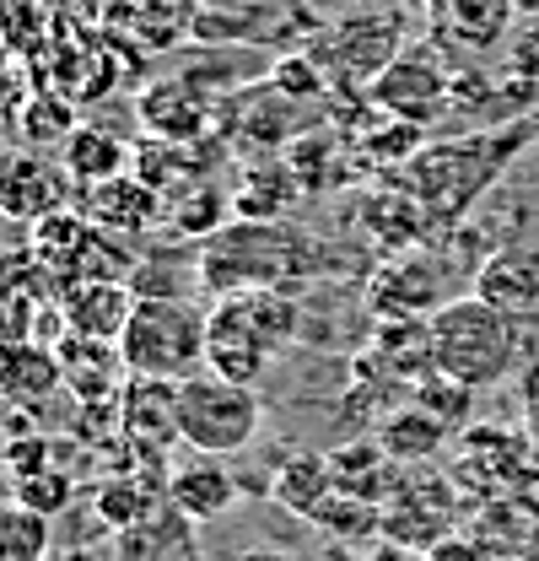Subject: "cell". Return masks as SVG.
Segmentation results:
<instances>
[{"instance_id":"cell-33","label":"cell","mask_w":539,"mask_h":561,"mask_svg":"<svg viewBox=\"0 0 539 561\" xmlns=\"http://www.w3.org/2000/svg\"><path fill=\"white\" fill-rule=\"evenodd\" d=\"M55 557V518L38 507L0 496V561H49Z\"/></svg>"},{"instance_id":"cell-11","label":"cell","mask_w":539,"mask_h":561,"mask_svg":"<svg viewBox=\"0 0 539 561\" xmlns=\"http://www.w3.org/2000/svg\"><path fill=\"white\" fill-rule=\"evenodd\" d=\"M308 130H313V125H308V103L286 98L270 76L238 87V92L221 98V108H216V136L238 140V146H249V151H286L291 140L308 136Z\"/></svg>"},{"instance_id":"cell-14","label":"cell","mask_w":539,"mask_h":561,"mask_svg":"<svg viewBox=\"0 0 539 561\" xmlns=\"http://www.w3.org/2000/svg\"><path fill=\"white\" fill-rule=\"evenodd\" d=\"M474 297L507 313L518 330H539V243H502L474 265Z\"/></svg>"},{"instance_id":"cell-40","label":"cell","mask_w":539,"mask_h":561,"mask_svg":"<svg viewBox=\"0 0 539 561\" xmlns=\"http://www.w3.org/2000/svg\"><path fill=\"white\" fill-rule=\"evenodd\" d=\"M55 459H60V448H55V437H44V432H22V437H11V443H5L11 486H16V481H27V476L55 470Z\"/></svg>"},{"instance_id":"cell-43","label":"cell","mask_w":539,"mask_h":561,"mask_svg":"<svg viewBox=\"0 0 539 561\" xmlns=\"http://www.w3.org/2000/svg\"><path fill=\"white\" fill-rule=\"evenodd\" d=\"M232 561H302L297 551H280V546H254V551H238Z\"/></svg>"},{"instance_id":"cell-35","label":"cell","mask_w":539,"mask_h":561,"mask_svg":"<svg viewBox=\"0 0 539 561\" xmlns=\"http://www.w3.org/2000/svg\"><path fill=\"white\" fill-rule=\"evenodd\" d=\"M76 125L81 119H76V108H70L60 92H33V98L16 103V130H22V140H33V146H66V136Z\"/></svg>"},{"instance_id":"cell-5","label":"cell","mask_w":539,"mask_h":561,"mask_svg":"<svg viewBox=\"0 0 539 561\" xmlns=\"http://www.w3.org/2000/svg\"><path fill=\"white\" fill-rule=\"evenodd\" d=\"M119 356L130 378L190 383L205 373V308L190 297H140L119 335Z\"/></svg>"},{"instance_id":"cell-20","label":"cell","mask_w":539,"mask_h":561,"mask_svg":"<svg viewBox=\"0 0 539 561\" xmlns=\"http://www.w3.org/2000/svg\"><path fill=\"white\" fill-rule=\"evenodd\" d=\"M162 491H168V507H179L190 524H216V518H227L238 507V476L221 459H210V454L168 465Z\"/></svg>"},{"instance_id":"cell-19","label":"cell","mask_w":539,"mask_h":561,"mask_svg":"<svg viewBox=\"0 0 539 561\" xmlns=\"http://www.w3.org/2000/svg\"><path fill=\"white\" fill-rule=\"evenodd\" d=\"M135 302H140V297H135L130 280H76V286L60 291V330H66V335H81V341L119 346Z\"/></svg>"},{"instance_id":"cell-15","label":"cell","mask_w":539,"mask_h":561,"mask_svg":"<svg viewBox=\"0 0 539 561\" xmlns=\"http://www.w3.org/2000/svg\"><path fill=\"white\" fill-rule=\"evenodd\" d=\"M119 411V437L135 448V459L146 465H162L168 448L184 443L179 432V383H162V378H130L125 394L114 400Z\"/></svg>"},{"instance_id":"cell-23","label":"cell","mask_w":539,"mask_h":561,"mask_svg":"<svg viewBox=\"0 0 539 561\" xmlns=\"http://www.w3.org/2000/svg\"><path fill=\"white\" fill-rule=\"evenodd\" d=\"M60 373H66V389L87 405H103V400H119L130 373H125V356L119 346H103V341H81V335H60Z\"/></svg>"},{"instance_id":"cell-10","label":"cell","mask_w":539,"mask_h":561,"mask_svg":"<svg viewBox=\"0 0 539 561\" xmlns=\"http://www.w3.org/2000/svg\"><path fill=\"white\" fill-rule=\"evenodd\" d=\"M367 103H372L383 119L437 125L443 114H454V70L437 60L432 44H410L400 60L367 87Z\"/></svg>"},{"instance_id":"cell-16","label":"cell","mask_w":539,"mask_h":561,"mask_svg":"<svg viewBox=\"0 0 539 561\" xmlns=\"http://www.w3.org/2000/svg\"><path fill=\"white\" fill-rule=\"evenodd\" d=\"M216 98L184 81V76H162V81H146L140 98H135V114L146 125V136L157 140H205L216 136Z\"/></svg>"},{"instance_id":"cell-21","label":"cell","mask_w":539,"mask_h":561,"mask_svg":"<svg viewBox=\"0 0 539 561\" xmlns=\"http://www.w3.org/2000/svg\"><path fill=\"white\" fill-rule=\"evenodd\" d=\"M66 389L60 373V351H49L44 341H5L0 346V400L16 411H44L55 394Z\"/></svg>"},{"instance_id":"cell-26","label":"cell","mask_w":539,"mask_h":561,"mask_svg":"<svg viewBox=\"0 0 539 561\" xmlns=\"http://www.w3.org/2000/svg\"><path fill=\"white\" fill-rule=\"evenodd\" d=\"M232 216H238L232 190H227V184H216V179H200V184H184V190L162 195V227H157V232L205 243V238H216Z\"/></svg>"},{"instance_id":"cell-29","label":"cell","mask_w":539,"mask_h":561,"mask_svg":"<svg viewBox=\"0 0 539 561\" xmlns=\"http://www.w3.org/2000/svg\"><path fill=\"white\" fill-rule=\"evenodd\" d=\"M114 561H200V551L190 540V518L162 502L146 524L114 535Z\"/></svg>"},{"instance_id":"cell-37","label":"cell","mask_w":539,"mask_h":561,"mask_svg":"<svg viewBox=\"0 0 539 561\" xmlns=\"http://www.w3.org/2000/svg\"><path fill=\"white\" fill-rule=\"evenodd\" d=\"M443 16H448V33H459L465 44H491L502 38V22H507V0H437Z\"/></svg>"},{"instance_id":"cell-13","label":"cell","mask_w":539,"mask_h":561,"mask_svg":"<svg viewBox=\"0 0 539 561\" xmlns=\"http://www.w3.org/2000/svg\"><path fill=\"white\" fill-rule=\"evenodd\" d=\"M76 206V179L66 168H55L44 151H0V216L5 221H22V227H38L49 210Z\"/></svg>"},{"instance_id":"cell-28","label":"cell","mask_w":539,"mask_h":561,"mask_svg":"<svg viewBox=\"0 0 539 561\" xmlns=\"http://www.w3.org/2000/svg\"><path fill=\"white\" fill-rule=\"evenodd\" d=\"M330 470H335V491H351V496H367V502H389L394 486H400L404 465H394L389 454H383V443L378 437H362V443H345L330 454Z\"/></svg>"},{"instance_id":"cell-27","label":"cell","mask_w":539,"mask_h":561,"mask_svg":"<svg viewBox=\"0 0 539 561\" xmlns=\"http://www.w3.org/2000/svg\"><path fill=\"white\" fill-rule=\"evenodd\" d=\"M270 496L291 513V518H313L330 496H335V470H330V454L319 448H291L275 476H270Z\"/></svg>"},{"instance_id":"cell-6","label":"cell","mask_w":539,"mask_h":561,"mask_svg":"<svg viewBox=\"0 0 539 561\" xmlns=\"http://www.w3.org/2000/svg\"><path fill=\"white\" fill-rule=\"evenodd\" d=\"M324 33L313 0H205L190 16V44L210 49H275L297 55Z\"/></svg>"},{"instance_id":"cell-18","label":"cell","mask_w":539,"mask_h":561,"mask_svg":"<svg viewBox=\"0 0 539 561\" xmlns=\"http://www.w3.org/2000/svg\"><path fill=\"white\" fill-rule=\"evenodd\" d=\"M76 206L92 227L114 232V238H146L162 227V195L151 184H140L135 173H119V179H103V184H87L76 190Z\"/></svg>"},{"instance_id":"cell-25","label":"cell","mask_w":539,"mask_h":561,"mask_svg":"<svg viewBox=\"0 0 539 561\" xmlns=\"http://www.w3.org/2000/svg\"><path fill=\"white\" fill-rule=\"evenodd\" d=\"M372 437L383 443V454H389L394 465H437V459L454 448V432L432 416V411H421L415 400L394 405L389 416L372 426Z\"/></svg>"},{"instance_id":"cell-2","label":"cell","mask_w":539,"mask_h":561,"mask_svg":"<svg viewBox=\"0 0 539 561\" xmlns=\"http://www.w3.org/2000/svg\"><path fill=\"white\" fill-rule=\"evenodd\" d=\"M535 140L529 119L496 125V130H465L448 140H426L410 162L389 173V184H400L415 206L432 216V227H459L480 195L518 162V151Z\"/></svg>"},{"instance_id":"cell-8","label":"cell","mask_w":539,"mask_h":561,"mask_svg":"<svg viewBox=\"0 0 539 561\" xmlns=\"http://www.w3.org/2000/svg\"><path fill=\"white\" fill-rule=\"evenodd\" d=\"M260 421H265V405L243 383H227L216 373L179 383V432L190 454H210V459L243 454L260 437Z\"/></svg>"},{"instance_id":"cell-22","label":"cell","mask_w":539,"mask_h":561,"mask_svg":"<svg viewBox=\"0 0 539 561\" xmlns=\"http://www.w3.org/2000/svg\"><path fill=\"white\" fill-rule=\"evenodd\" d=\"M465 529H470L496 561H518L524 551L539 546V502L529 491L491 496V502H480L470 518H465Z\"/></svg>"},{"instance_id":"cell-4","label":"cell","mask_w":539,"mask_h":561,"mask_svg":"<svg viewBox=\"0 0 539 561\" xmlns=\"http://www.w3.org/2000/svg\"><path fill=\"white\" fill-rule=\"evenodd\" d=\"M410 38V16L394 0H378V5H356L335 22H324V33L308 44V55L324 66L335 98H362L383 70L400 60Z\"/></svg>"},{"instance_id":"cell-9","label":"cell","mask_w":539,"mask_h":561,"mask_svg":"<svg viewBox=\"0 0 539 561\" xmlns=\"http://www.w3.org/2000/svg\"><path fill=\"white\" fill-rule=\"evenodd\" d=\"M465 496L437 465H404L394 496L383 502V540L400 546L410 557H426L437 540L465 529Z\"/></svg>"},{"instance_id":"cell-17","label":"cell","mask_w":539,"mask_h":561,"mask_svg":"<svg viewBox=\"0 0 539 561\" xmlns=\"http://www.w3.org/2000/svg\"><path fill=\"white\" fill-rule=\"evenodd\" d=\"M356 232L383 254V260H394V254H410V249H426V238L437 232L432 227V216L415 206L410 195H404L400 184H372L367 195H356Z\"/></svg>"},{"instance_id":"cell-47","label":"cell","mask_w":539,"mask_h":561,"mask_svg":"<svg viewBox=\"0 0 539 561\" xmlns=\"http://www.w3.org/2000/svg\"><path fill=\"white\" fill-rule=\"evenodd\" d=\"M518 561H539V546H535V551H524V557H518Z\"/></svg>"},{"instance_id":"cell-3","label":"cell","mask_w":539,"mask_h":561,"mask_svg":"<svg viewBox=\"0 0 539 561\" xmlns=\"http://www.w3.org/2000/svg\"><path fill=\"white\" fill-rule=\"evenodd\" d=\"M426 335H432V367L465 389H491L502 383L513 367H518V346H524V330L496 313L485 297H448L432 319H426Z\"/></svg>"},{"instance_id":"cell-31","label":"cell","mask_w":539,"mask_h":561,"mask_svg":"<svg viewBox=\"0 0 539 561\" xmlns=\"http://www.w3.org/2000/svg\"><path fill=\"white\" fill-rule=\"evenodd\" d=\"M162 502H168V491H151L135 470H114V476H103L98 491H92V513H98V524H103L108 535H125L135 524H146Z\"/></svg>"},{"instance_id":"cell-41","label":"cell","mask_w":539,"mask_h":561,"mask_svg":"<svg viewBox=\"0 0 539 561\" xmlns=\"http://www.w3.org/2000/svg\"><path fill=\"white\" fill-rule=\"evenodd\" d=\"M421 561H496V557H491V551L474 540L470 529H454L448 540H437V546H432V551H426Z\"/></svg>"},{"instance_id":"cell-38","label":"cell","mask_w":539,"mask_h":561,"mask_svg":"<svg viewBox=\"0 0 539 561\" xmlns=\"http://www.w3.org/2000/svg\"><path fill=\"white\" fill-rule=\"evenodd\" d=\"M270 81L286 92V98H297V103H319V98H335V87H330V76L324 66L308 55V49H297V55H275V66L265 70Z\"/></svg>"},{"instance_id":"cell-32","label":"cell","mask_w":539,"mask_h":561,"mask_svg":"<svg viewBox=\"0 0 539 561\" xmlns=\"http://www.w3.org/2000/svg\"><path fill=\"white\" fill-rule=\"evenodd\" d=\"M308 524L319 535H330V546H378L383 540V507L367 496H351V491H335Z\"/></svg>"},{"instance_id":"cell-12","label":"cell","mask_w":539,"mask_h":561,"mask_svg":"<svg viewBox=\"0 0 539 561\" xmlns=\"http://www.w3.org/2000/svg\"><path fill=\"white\" fill-rule=\"evenodd\" d=\"M443 302H448L443 265L426 249L378 260V271L367 276V308H372V319H432Z\"/></svg>"},{"instance_id":"cell-34","label":"cell","mask_w":539,"mask_h":561,"mask_svg":"<svg viewBox=\"0 0 539 561\" xmlns=\"http://www.w3.org/2000/svg\"><path fill=\"white\" fill-rule=\"evenodd\" d=\"M297 201H308V195H302V184H297V173H291L286 162L249 168V173L238 179V190H232L238 216H291Z\"/></svg>"},{"instance_id":"cell-1","label":"cell","mask_w":539,"mask_h":561,"mask_svg":"<svg viewBox=\"0 0 539 561\" xmlns=\"http://www.w3.org/2000/svg\"><path fill=\"white\" fill-rule=\"evenodd\" d=\"M200 291H308L340 271L335 249L291 216H232L200 249Z\"/></svg>"},{"instance_id":"cell-46","label":"cell","mask_w":539,"mask_h":561,"mask_svg":"<svg viewBox=\"0 0 539 561\" xmlns=\"http://www.w3.org/2000/svg\"><path fill=\"white\" fill-rule=\"evenodd\" d=\"M507 5H513V11H524V16H529V11H539V0H507Z\"/></svg>"},{"instance_id":"cell-44","label":"cell","mask_w":539,"mask_h":561,"mask_svg":"<svg viewBox=\"0 0 539 561\" xmlns=\"http://www.w3.org/2000/svg\"><path fill=\"white\" fill-rule=\"evenodd\" d=\"M49 561H103V557H92V551H55Z\"/></svg>"},{"instance_id":"cell-7","label":"cell","mask_w":539,"mask_h":561,"mask_svg":"<svg viewBox=\"0 0 539 561\" xmlns=\"http://www.w3.org/2000/svg\"><path fill=\"white\" fill-rule=\"evenodd\" d=\"M448 481L459 486V496L470 502V513L491 496L507 491H529L539 481V454L529 443V432L518 426H465L448 448Z\"/></svg>"},{"instance_id":"cell-39","label":"cell","mask_w":539,"mask_h":561,"mask_svg":"<svg viewBox=\"0 0 539 561\" xmlns=\"http://www.w3.org/2000/svg\"><path fill=\"white\" fill-rule=\"evenodd\" d=\"M11 496L16 502H27V507H38L44 518H60L70 507V496H76V486H70V476L55 465V470H44V476H27V481H16L11 486Z\"/></svg>"},{"instance_id":"cell-30","label":"cell","mask_w":539,"mask_h":561,"mask_svg":"<svg viewBox=\"0 0 539 561\" xmlns=\"http://www.w3.org/2000/svg\"><path fill=\"white\" fill-rule=\"evenodd\" d=\"M280 162L297 173V184H302V195H313V190H335L345 179H356V168H351V157H345V146H340L335 130H308V136H297L286 151H280Z\"/></svg>"},{"instance_id":"cell-36","label":"cell","mask_w":539,"mask_h":561,"mask_svg":"<svg viewBox=\"0 0 539 561\" xmlns=\"http://www.w3.org/2000/svg\"><path fill=\"white\" fill-rule=\"evenodd\" d=\"M410 400L421 405V411H432V416L443 421L454 437L470 426V405H474V389L465 383H454V378H443V373H426L415 389H410Z\"/></svg>"},{"instance_id":"cell-45","label":"cell","mask_w":539,"mask_h":561,"mask_svg":"<svg viewBox=\"0 0 539 561\" xmlns=\"http://www.w3.org/2000/svg\"><path fill=\"white\" fill-rule=\"evenodd\" d=\"M168 5H179V11H190V16H195V11H200L205 0H168Z\"/></svg>"},{"instance_id":"cell-24","label":"cell","mask_w":539,"mask_h":561,"mask_svg":"<svg viewBox=\"0 0 539 561\" xmlns=\"http://www.w3.org/2000/svg\"><path fill=\"white\" fill-rule=\"evenodd\" d=\"M130 162H135L130 140L119 136V130H108V125H92V119H81L66 136V146H60V168L76 179V190L103 184V179H119V173H130Z\"/></svg>"},{"instance_id":"cell-42","label":"cell","mask_w":539,"mask_h":561,"mask_svg":"<svg viewBox=\"0 0 539 561\" xmlns=\"http://www.w3.org/2000/svg\"><path fill=\"white\" fill-rule=\"evenodd\" d=\"M330 561H410V551L389 546V540H378V546H335Z\"/></svg>"}]
</instances>
